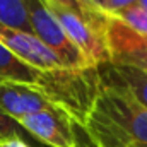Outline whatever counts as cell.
Here are the masks:
<instances>
[{"label":"cell","instance_id":"e0dca14e","mask_svg":"<svg viewBox=\"0 0 147 147\" xmlns=\"http://www.w3.org/2000/svg\"><path fill=\"white\" fill-rule=\"evenodd\" d=\"M92 2H94L98 7H101V9H103V3H105V0H92Z\"/></svg>","mask_w":147,"mask_h":147},{"label":"cell","instance_id":"2e32d148","mask_svg":"<svg viewBox=\"0 0 147 147\" xmlns=\"http://www.w3.org/2000/svg\"><path fill=\"white\" fill-rule=\"evenodd\" d=\"M0 147H31V146L22 137H12V139L0 140Z\"/></svg>","mask_w":147,"mask_h":147},{"label":"cell","instance_id":"ac0fdd59","mask_svg":"<svg viewBox=\"0 0 147 147\" xmlns=\"http://www.w3.org/2000/svg\"><path fill=\"white\" fill-rule=\"evenodd\" d=\"M146 147H147V146H146Z\"/></svg>","mask_w":147,"mask_h":147},{"label":"cell","instance_id":"9c48e42d","mask_svg":"<svg viewBox=\"0 0 147 147\" xmlns=\"http://www.w3.org/2000/svg\"><path fill=\"white\" fill-rule=\"evenodd\" d=\"M101 82L110 87H118L134 96L139 103L147 106V74L127 65L105 63L98 67Z\"/></svg>","mask_w":147,"mask_h":147},{"label":"cell","instance_id":"6da1fadb","mask_svg":"<svg viewBox=\"0 0 147 147\" xmlns=\"http://www.w3.org/2000/svg\"><path fill=\"white\" fill-rule=\"evenodd\" d=\"M84 132L94 147H146L147 106L123 89L103 84Z\"/></svg>","mask_w":147,"mask_h":147},{"label":"cell","instance_id":"9a60e30c","mask_svg":"<svg viewBox=\"0 0 147 147\" xmlns=\"http://www.w3.org/2000/svg\"><path fill=\"white\" fill-rule=\"evenodd\" d=\"M137 3H139V0H105L103 10H105V14H108L111 17V16H115V14L125 10V9H128V7H134V5H137Z\"/></svg>","mask_w":147,"mask_h":147},{"label":"cell","instance_id":"277c9868","mask_svg":"<svg viewBox=\"0 0 147 147\" xmlns=\"http://www.w3.org/2000/svg\"><path fill=\"white\" fill-rule=\"evenodd\" d=\"M46 2V0H45ZM48 3V2H46ZM53 16L58 19L60 26L63 28L67 38L74 43V46L84 55L91 67H101L110 62V48H108V36L106 29L96 28L84 19L77 17L75 14L69 12L67 9L48 3Z\"/></svg>","mask_w":147,"mask_h":147},{"label":"cell","instance_id":"7a4b0ae2","mask_svg":"<svg viewBox=\"0 0 147 147\" xmlns=\"http://www.w3.org/2000/svg\"><path fill=\"white\" fill-rule=\"evenodd\" d=\"M36 86L53 106L65 111L80 128H84L101 92L103 82L98 67H62L39 72Z\"/></svg>","mask_w":147,"mask_h":147},{"label":"cell","instance_id":"4fadbf2b","mask_svg":"<svg viewBox=\"0 0 147 147\" xmlns=\"http://www.w3.org/2000/svg\"><path fill=\"white\" fill-rule=\"evenodd\" d=\"M118 21H121L125 26H128L132 31L147 36V10H144L142 7L139 5H134V7H128L115 16H111Z\"/></svg>","mask_w":147,"mask_h":147},{"label":"cell","instance_id":"5b68a950","mask_svg":"<svg viewBox=\"0 0 147 147\" xmlns=\"http://www.w3.org/2000/svg\"><path fill=\"white\" fill-rule=\"evenodd\" d=\"M24 132L48 147H84L77 135V123L57 106L38 111L17 121Z\"/></svg>","mask_w":147,"mask_h":147},{"label":"cell","instance_id":"5bb4252c","mask_svg":"<svg viewBox=\"0 0 147 147\" xmlns=\"http://www.w3.org/2000/svg\"><path fill=\"white\" fill-rule=\"evenodd\" d=\"M22 135H24L22 127L0 110V140L12 139V137H22Z\"/></svg>","mask_w":147,"mask_h":147},{"label":"cell","instance_id":"8fae6325","mask_svg":"<svg viewBox=\"0 0 147 147\" xmlns=\"http://www.w3.org/2000/svg\"><path fill=\"white\" fill-rule=\"evenodd\" d=\"M48 3H55L60 5L63 9H67L69 12L75 14L77 17L84 19L86 22L106 29L108 31V22H110V16L105 14V10L101 7H98L92 0H46Z\"/></svg>","mask_w":147,"mask_h":147},{"label":"cell","instance_id":"7c38bea8","mask_svg":"<svg viewBox=\"0 0 147 147\" xmlns=\"http://www.w3.org/2000/svg\"><path fill=\"white\" fill-rule=\"evenodd\" d=\"M0 26L33 34L22 0H0Z\"/></svg>","mask_w":147,"mask_h":147},{"label":"cell","instance_id":"3957f363","mask_svg":"<svg viewBox=\"0 0 147 147\" xmlns=\"http://www.w3.org/2000/svg\"><path fill=\"white\" fill-rule=\"evenodd\" d=\"M22 2H24L26 12L29 17L33 34L60 58L63 67L67 69L91 67L87 60L84 58V55L67 38L63 28L60 26L58 19L53 16V12L50 10L45 0H22Z\"/></svg>","mask_w":147,"mask_h":147},{"label":"cell","instance_id":"ba28073f","mask_svg":"<svg viewBox=\"0 0 147 147\" xmlns=\"http://www.w3.org/2000/svg\"><path fill=\"white\" fill-rule=\"evenodd\" d=\"M53 105L36 84L2 80L0 82V110L12 120L19 121Z\"/></svg>","mask_w":147,"mask_h":147},{"label":"cell","instance_id":"8992f818","mask_svg":"<svg viewBox=\"0 0 147 147\" xmlns=\"http://www.w3.org/2000/svg\"><path fill=\"white\" fill-rule=\"evenodd\" d=\"M106 36L110 48V63L134 67L147 74V36L132 31L115 17H110Z\"/></svg>","mask_w":147,"mask_h":147},{"label":"cell","instance_id":"30bf717a","mask_svg":"<svg viewBox=\"0 0 147 147\" xmlns=\"http://www.w3.org/2000/svg\"><path fill=\"white\" fill-rule=\"evenodd\" d=\"M38 77H39V70L22 63L0 43V82L14 80V82L36 84Z\"/></svg>","mask_w":147,"mask_h":147},{"label":"cell","instance_id":"52a82bcc","mask_svg":"<svg viewBox=\"0 0 147 147\" xmlns=\"http://www.w3.org/2000/svg\"><path fill=\"white\" fill-rule=\"evenodd\" d=\"M0 43L14 57H17L22 63L36 69L39 72L55 70V69L63 67L60 58L31 33L0 26Z\"/></svg>","mask_w":147,"mask_h":147}]
</instances>
